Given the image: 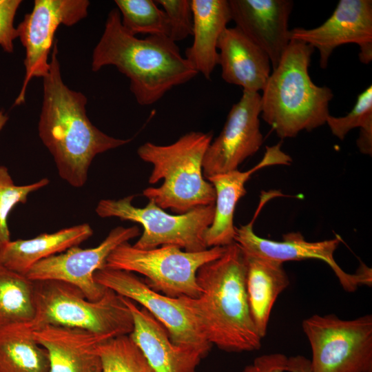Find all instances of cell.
Wrapping results in <instances>:
<instances>
[{
	"label": "cell",
	"mask_w": 372,
	"mask_h": 372,
	"mask_svg": "<svg viewBox=\"0 0 372 372\" xmlns=\"http://www.w3.org/2000/svg\"><path fill=\"white\" fill-rule=\"evenodd\" d=\"M246 274L245 254L234 242L220 257L198 270L200 295L179 297L206 340L227 352H249L261 347L262 338L250 313Z\"/></svg>",
	"instance_id": "6da1fadb"
},
{
	"label": "cell",
	"mask_w": 372,
	"mask_h": 372,
	"mask_svg": "<svg viewBox=\"0 0 372 372\" xmlns=\"http://www.w3.org/2000/svg\"><path fill=\"white\" fill-rule=\"evenodd\" d=\"M58 52L54 42L50 69L43 78L39 136L52 156L59 176L79 188L87 182L89 167L96 155L131 139L109 136L93 125L86 112V96L70 89L62 79Z\"/></svg>",
	"instance_id": "7a4b0ae2"
},
{
	"label": "cell",
	"mask_w": 372,
	"mask_h": 372,
	"mask_svg": "<svg viewBox=\"0 0 372 372\" xmlns=\"http://www.w3.org/2000/svg\"><path fill=\"white\" fill-rule=\"evenodd\" d=\"M106 65L115 66L129 79L130 90L141 105L156 103L173 87L198 74L167 36L139 39L129 33L116 8L108 13L92 56V71Z\"/></svg>",
	"instance_id": "3957f363"
},
{
	"label": "cell",
	"mask_w": 372,
	"mask_h": 372,
	"mask_svg": "<svg viewBox=\"0 0 372 372\" xmlns=\"http://www.w3.org/2000/svg\"><path fill=\"white\" fill-rule=\"evenodd\" d=\"M313 50L291 39L262 90L261 117L280 138L322 126L330 115L331 90L316 85L309 73Z\"/></svg>",
	"instance_id": "277c9868"
},
{
	"label": "cell",
	"mask_w": 372,
	"mask_h": 372,
	"mask_svg": "<svg viewBox=\"0 0 372 372\" xmlns=\"http://www.w3.org/2000/svg\"><path fill=\"white\" fill-rule=\"evenodd\" d=\"M213 134L191 131L174 143L158 145L146 142L137 149L140 158L153 165L148 182L149 187L143 195L163 209L183 214L195 208L215 204L213 185L204 178L203 161L212 141Z\"/></svg>",
	"instance_id": "5b68a950"
},
{
	"label": "cell",
	"mask_w": 372,
	"mask_h": 372,
	"mask_svg": "<svg viewBox=\"0 0 372 372\" xmlns=\"http://www.w3.org/2000/svg\"><path fill=\"white\" fill-rule=\"evenodd\" d=\"M34 282L35 313L29 323L33 331L46 325L61 326L87 330L105 339L132 332V313L124 298L115 291L107 288L101 298L91 301L70 283Z\"/></svg>",
	"instance_id": "8992f818"
},
{
	"label": "cell",
	"mask_w": 372,
	"mask_h": 372,
	"mask_svg": "<svg viewBox=\"0 0 372 372\" xmlns=\"http://www.w3.org/2000/svg\"><path fill=\"white\" fill-rule=\"evenodd\" d=\"M226 247L190 252L174 245L141 249L122 243L106 260L105 267L144 276L147 285L171 298H197L201 289L196 280L199 268L220 257Z\"/></svg>",
	"instance_id": "52a82bcc"
},
{
	"label": "cell",
	"mask_w": 372,
	"mask_h": 372,
	"mask_svg": "<svg viewBox=\"0 0 372 372\" xmlns=\"http://www.w3.org/2000/svg\"><path fill=\"white\" fill-rule=\"evenodd\" d=\"M133 198L131 195L118 200L102 199L95 211L101 218L116 217L141 224L143 231L134 245L138 249H150L163 245H174L190 252L208 249L204 234L213 221L214 205L172 215L152 200L143 207H135Z\"/></svg>",
	"instance_id": "ba28073f"
},
{
	"label": "cell",
	"mask_w": 372,
	"mask_h": 372,
	"mask_svg": "<svg viewBox=\"0 0 372 372\" xmlns=\"http://www.w3.org/2000/svg\"><path fill=\"white\" fill-rule=\"evenodd\" d=\"M312 372H372V316L342 320L318 314L302 323Z\"/></svg>",
	"instance_id": "9c48e42d"
},
{
	"label": "cell",
	"mask_w": 372,
	"mask_h": 372,
	"mask_svg": "<svg viewBox=\"0 0 372 372\" xmlns=\"http://www.w3.org/2000/svg\"><path fill=\"white\" fill-rule=\"evenodd\" d=\"M94 278L101 286L129 298L147 309L167 329L172 342L200 351L204 357L212 344L196 327L179 298H171L154 291L135 273L104 267Z\"/></svg>",
	"instance_id": "30bf717a"
},
{
	"label": "cell",
	"mask_w": 372,
	"mask_h": 372,
	"mask_svg": "<svg viewBox=\"0 0 372 372\" xmlns=\"http://www.w3.org/2000/svg\"><path fill=\"white\" fill-rule=\"evenodd\" d=\"M87 0H35L31 12L17 28L25 50V76L14 105L24 103L25 92L34 77L43 78L50 69L48 61L54 34L60 25L72 26L87 15Z\"/></svg>",
	"instance_id": "8fae6325"
},
{
	"label": "cell",
	"mask_w": 372,
	"mask_h": 372,
	"mask_svg": "<svg viewBox=\"0 0 372 372\" xmlns=\"http://www.w3.org/2000/svg\"><path fill=\"white\" fill-rule=\"evenodd\" d=\"M265 201L260 200L254 217L249 223L236 227V242L247 254L283 263L290 260L317 259L326 262L333 271L342 288L347 292H354L359 286L372 285L371 269L362 265L355 273L345 272L335 262L333 254L340 238L317 242L307 241L299 232L283 235L282 240L263 238L256 235L253 225L258 212Z\"/></svg>",
	"instance_id": "7c38bea8"
},
{
	"label": "cell",
	"mask_w": 372,
	"mask_h": 372,
	"mask_svg": "<svg viewBox=\"0 0 372 372\" xmlns=\"http://www.w3.org/2000/svg\"><path fill=\"white\" fill-rule=\"evenodd\" d=\"M139 235L136 225L116 227L96 247H72L38 262L25 276L33 281L56 280L70 283L80 289L88 300L96 301L102 298L107 288L95 281V272L105 267L107 257L115 248Z\"/></svg>",
	"instance_id": "4fadbf2b"
},
{
	"label": "cell",
	"mask_w": 372,
	"mask_h": 372,
	"mask_svg": "<svg viewBox=\"0 0 372 372\" xmlns=\"http://www.w3.org/2000/svg\"><path fill=\"white\" fill-rule=\"evenodd\" d=\"M261 95L242 92L229 112L219 135L211 141L203 161V173L212 176L238 169V166L260 148L263 136L259 116Z\"/></svg>",
	"instance_id": "5bb4252c"
},
{
	"label": "cell",
	"mask_w": 372,
	"mask_h": 372,
	"mask_svg": "<svg viewBox=\"0 0 372 372\" xmlns=\"http://www.w3.org/2000/svg\"><path fill=\"white\" fill-rule=\"evenodd\" d=\"M289 38L316 48L322 69L327 68L333 51L346 43L358 45L359 59L368 64L372 60V1L340 0L322 24L313 29L296 28L289 31Z\"/></svg>",
	"instance_id": "9a60e30c"
},
{
	"label": "cell",
	"mask_w": 372,
	"mask_h": 372,
	"mask_svg": "<svg viewBox=\"0 0 372 372\" xmlns=\"http://www.w3.org/2000/svg\"><path fill=\"white\" fill-rule=\"evenodd\" d=\"M231 21L268 55L274 69L289 42L291 0H229Z\"/></svg>",
	"instance_id": "2e32d148"
},
{
	"label": "cell",
	"mask_w": 372,
	"mask_h": 372,
	"mask_svg": "<svg viewBox=\"0 0 372 372\" xmlns=\"http://www.w3.org/2000/svg\"><path fill=\"white\" fill-rule=\"evenodd\" d=\"M291 162V156L281 149V143H279L271 147L267 146L261 161L250 169L245 172L236 169L207 178L216 192L213 221L204 234L207 248L226 247L234 242V211L238 200L247 192L245 185L251 176L264 167L275 165H288Z\"/></svg>",
	"instance_id": "e0dca14e"
},
{
	"label": "cell",
	"mask_w": 372,
	"mask_h": 372,
	"mask_svg": "<svg viewBox=\"0 0 372 372\" xmlns=\"http://www.w3.org/2000/svg\"><path fill=\"white\" fill-rule=\"evenodd\" d=\"M124 298L134 321L130 334L155 372H196L205 357L196 349L174 344L165 327L147 309Z\"/></svg>",
	"instance_id": "ac0fdd59"
},
{
	"label": "cell",
	"mask_w": 372,
	"mask_h": 372,
	"mask_svg": "<svg viewBox=\"0 0 372 372\" xmlns=\"http://www.w3.org/2000/svg\"><path fill=\"white\" fill-rule=\"evenodd\" d=\"M218 65L227 83L242 92L262 91L271 74L268 55L237 27L226 28L218 42Z\"/></svg>",
	"instance_id": "d6986e66"
},
{
	"label": "cell",
	"mask_w": 372,
	"mask_h": 372,
	"mask_svg": "<svg viewBox=\"0 0 372 372\" xmlns=\"http://www.w3.org/2000/svg\"><path fill=\"white\" fill-rule=\"evenodd\" d=\"M35 340L49 355V372H102V362L96 351L107 340L91 331L54 325L33 331Z\"/></svg>",
	"instance_id": "ffe728a7"
},
{
	"label": "cell",
	"mask_w": 372,
	"mask_h": 372,
	"mask_svg": "<svg viewBox=\"0 0 372 372\" xmlns=\"http://www.w3.org/2000/svg\"><path fill=\"white\" fill-rule=\"evenodd\" d=\"M193 13V43L185 58L207 80L218 65V42L231 21L227 0H191Z\"/></svg>",
	"instance_id": "44dd1931"
},
{
	"label": "cell",
	"mask_w": 372,
	"mask_h": 372,
	"mask_svg": "<svg viewBox=\"0 0 372 372\" xmlns=\"http://www.w3.org/2000/svg\"><path fill=\"white\" fill-rule=\"evenodd\" d=\"M93 235L88 223L44 233L30 239L10 240L0 249V263L6 268L26 275L38 262L79 246Z\"/></svg>",
	"instance_id": "7402d4cb"
},
{
	"label": "cell",
	"mask_w": 372,
	"mask_h": 372,
	"mask_svg": "<svg viewBox=\"0 0 372 372\" xmlns=\"http://www.w3.org/2000/svg\"><path fill=\"white\" fill-rule=\"evenodd\" d=\"M243 252L247 264L246 289L250 313L262 338L267 334L273 306L290 281L283 263Z\"/></svg>",
	"instance_id": "603a6c76"
},
{
	"label": "cell",
	"mask_w": 372,
	"mask_h": 372,
	"mask_svg": "<svg viewBox=\"0 0 372 372\" xmlns=\"http://www.w3.org/2000/svg\"><path fill=\"white\" fill-rule=\"evenodd\" d=\"M47 350L35 340L29 323L0 327V372H49Z\"/></svg>",
	"instance_id": "cb8c5ba5"
},
{
	"label": "cell",
	"mask_w": 372,
	"mask_h": 372,
	"mask_svg": "<svg viewBox=\"0 0 372 372\" xmlns=\"http://www.w3.org/2000/svg\"><path fill=\"white\" fill-rule=\"evenodd\" d=\"M34 282L0 263V327L34 317Z\"/></svg>",
	"instance_id": "d4e9b609"
},
{
	"label": "cell",
	"mask_w": 372,
	"mask_h": 372,
	"mask_svg": "<svg viewBox=\"0 0 372 372\" xmlns=\"http://www.w3.org/2000/svg\"><path fill=\"white\" fill-rule=\"evenodd\" d=\"M123 28L131 34L165 35L169 24L165 12L152 0H115Z\"/></svg>",
	"instance_id": "484cf974"
},
{
	"label": "cell",
	"mask_w": 372,
	"mask_h": 372,
	"mask_svg": "<svg viewBox=\"0 0 372 372\" xmlns=\"http://www.w3.org/2000/svg\"><path fill=\"white\" fill-rule=\"evenodd\" d=\"M96 351L102 372H155L130 335L103 340Z\"/></svg>",
	"instance_id": "4316f807"
},
{
	"label": "cell",
	"mask_w": 372,
	"mask_h": 372,
	"mask_svg": "<svg viewBox=\"0 0 372 372\" xmlns=\"http://www.w3.org/2000/svg\"><path fill=\"white\" fill-rule=\"evenodd\" d=\"M49 183L48 178H43L28 185H17L8 169L0 166V249L11 240L8 225L10 212L17 204L25 203L30 194L47 186Z\"/></svg>",
	"instance_id": "83f0119b"
},
{
	"label": "cell",
	"mask_w": 372,
	"mask_h": 372,
	"mask_svg": "<svg viewBox=\"0 0 372 372\" xmlns=\"http://www.w3.org/2000/svg\"><path fill=\"white\" fill-rule=\"evenodd\" d=\"M326 123L331 133L342 141L356 127H360V132H372V86L358 96L353 107L347 115L335 117L330 114Z\"/></svg>",
	"instance_id": "f1b7e54d"
},
{
	"label": "cell",
	"mask_w": 372,
	"mask_h": 372,
	"mask_svg": "<svg viewBox=\"0 0 372 372\" xmlns=\"http://www.w3.org/2000/svg\"><path fill=\"white\" fill-rule=\"evenodd\" d=\"M169 24V38L176 43L192 35L193 13L191 0H156Z\"/></svg>",
	"instance_id": "f546056e"
},
{
	"label": "cell",
	"mask_w": 372,
	"mask_h": 372,
	"mask_svg": "<svg viewBox=\"0 0 372 372\" xmlns=\"http://www.w3.org/2000/svg\"><path fill=\"white\" fill-rule=\"evenodd\" d=\"M21 0H0V45L6 52H13V41L18 37L14 20Z\"/></svg>",
	"instance_id": "4dcf8cb0"
},
{
	"label": "cell",
	"mask_w": 372,
	"mask_h": 372,
	"mask_svg": "<svg viewBox=\"0 0 372 372\" xmlns=\"http://www.w3.org/2000/svg\"><path fill=\"white\" fill-rule=\"evenodd\" d=\"M287 362L288 358L283 353L262 355L247 365L242 372H287Z\"/></svg>",
	"instance_id": "1f68e13d"
},
{
	"label": "cell",
	"mask_w": 372,
	"mask_h": 372,
	"mask_svg": "<svg viewBox=\"0 0 372 372\" xmlns=\"http://www.w3.org/2000/svg\"><path fill=\"white\" fill-rule=\"evenodd\" d=\"M287 372H312L310 360L300 355L288 358Z\"/></svg>",
	"instance_id": "d6a6232c"
},
{
	"label": "cell",
	"mask_w": 372,
	"mask_h": 372,
	"mask_svg": "<svg viewBox=\"0 0 372 372\" xmlns=\"http://www.w3.org/2000/svg\"><path fill=\"white\" fill-rule=\"evenodd\" d=\"M8 120V116L3 112V110H0V131L6 125Z\"/></svg>",
	"instance_id": "836d02e7"
}]
</instances>
